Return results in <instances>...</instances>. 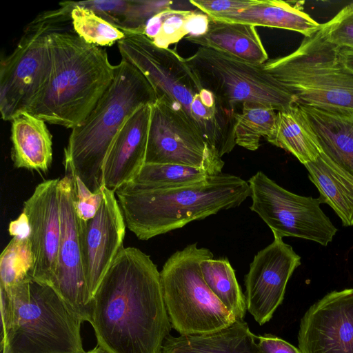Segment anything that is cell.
Instances as JSON below:
<instances>
[{
  "label": "cell",
  "mask_w": 353,
  "mask_h": 353,
  "mask_svg": "<svg viewBox=\"0 0 353 353\" xmlns=\"http://www.w3.org/2000/svg\"><path fill=\"white\" fill-rule=\"evenodd\" d=\"M90 323L106 353H161L172 327L149 255L134 247L120 251L92 296Z\"/></svg>",
  "instance_id": "obj_1"
},
{
  "label": "cell",
  "mask_w": 353,
  "mask_h": 353,
  "mask_svg": "<svg viewBox=\"0 0 353 353\" xmlns=\"http://www.w3.org/2000/svg\"><path fill=\"white\" fill-rule=\"evenodd\" d=\"M52 69L30 114L46 123L73 129L85 121L112 83L116 65L101 47L75 32L49 34Z\"/></svg>",
  "instance_id": "obj_2"
},
{
  "label": "cell",
  "mask_w": 353,
  "mask_h": 353,
  "mask_svg": "<svg viewBox=\"0 0 353 353\" xmlns=\"http://www.w3.org/2000/svg\"><path fill=\"white\" fill-rule=\"evenodd\" d=\"M115 195L126 227L140 240H148L236 208L250 196V189L241 177L222 172L181 188L117 191Z\"/></svg>",
  "instance_id": "obj_3"
},
{
  "label": "cell",
  "mask_w": 353,
  "mask_h": 353,
  "mask_svg": "<svg viewBox=\"0 0 353 353\" xmlns=\"http://www.w3.org/2000/svg\"><path fill=\"white\" fill-rule=\"evenodd\" d=\"M2 353H85L84 321L50 285L28 276L0 288Z\"/></svg>",
  "instance_id": "obj_4"
},
{
  "label": "cell",
  "mask_w": 353,
  "mask_h": 353,
  "mask_svg": "<svg viewBox=\"0 0 353 353\" xmlns=\"http://www.w3.org/2000/svg\"><path fill=\"white\" fill-rule=\"evenodd\" d=\"M157 99L152 86L133 65L122 59L114 78L80 125L72 129L64 149L65 171L78 176L92 192L103 185L106 154L125 121L140 107Z\"/></svg>",
  "instance_id": "obj_5"
},
{
  "label": "cell",
  "mask_w": 353,
  "mask_h": 353,
  "mask_svg": "<svg viewBox=\"0 0 353 353\" xmlns=\"http://www.w3.org/2000/svg\"><path fill=\"white\" fill-rule=\"evenodd\" d=\"M339 50L319 30L294 52L268 60L263 67L296 103L353 112V72L341 61Z\"/></svg>",
  "instance_id": "obj_6"
},
{
  "label": "cell",
  "mask_w": 353,
  "mask_h": 353,
  "mask_svg": "<svg viewBox=\"0 0 353 353\" xmlns=\"http://www.w3.org/2000/svg\"><path fill=\"white\" fill-rule=\"evenodd\" d=\"M43 12L25 28L16 48L0 63V112L12 121L28 112L42 94L50 75L52 54L49 34L71 21L73 1Z\"/></svg>",
  "instance_id": "obj_7"
},
{
  "label": "cell",
  "mask_w": 353,
  "mask_h": 353,
  "mask_svg": "<svg viewBox=\"0 0 353 353\" xmlns=\"http://www.w3.org/2000/svg\"><path fill=\"white\" fill-rule=\"evenodd\" d=\"M213 257L209 249L190 244L172 254L160 272L170 323L180 335L212 333L236 320L203 278L200 263Z\"/></svg>",
  "instance_id": "obj_8"
},
{
  "label": "cell",
  "mask_w": 353,
  "mask_h": 353,
  "mask_svg": "<svg viewBox=\"0 0 353 353\" xmlns=\"http://www.w3.org/2000/svg\"><path fill=\"white\" fill-rule=\"evenodd\" d=\"M185 60L202 88L230 110L247 101L270 106L277 112L296 103L295 97L264 69L263 64L248 63L201 46Z\"/></svg>",
  "instance_id": "obj_9"
},
{
  "label": "cell",
  "mask_w": 353,
  "mask_h": 353,
  "mask_svg": "<svg viewBox=\"0 0 353 353\" xmlns=\"http://www.w3.org/2000/svg\"><path fill=\"white\" fill-rule=\"evenodd\" d=\"M252 205L274 236L298 237L327 246L337 228L321 208V199L294 194L259 171L248 180Z\"/></svg>",
  "instance_id": "obj_10"
},
{
  "label": "cell",
  "mask_w": 353,
  "mask_h": 353,
  "mask_svg": "<svg viewBox=\"0 0 353 353\" xmlns=\"http://www.w3.org/2000/svg\"><path fill=\"white\" fill-rule=\"evenodd\" d=\"M145 163L183 165L215 174L224 165L183 110L163 97L151 104Z\"/></svg>",
  "instance_id": "obj_11"
},
{
  "label": "cell",
  "mask_w": 353,
  "mask_h": 353,
  "mask_svg": "<svg viewBox=\"0 0 353 353\" xmlns=\"http://www.w3.org/2000/svg\"><path fill=\"white\" fill-rule=\"evenodd\" d=\"M117 46L122 59L145 76L157 99L163 97L181 108L199 130L192 114V106L203 88L185 59L174 50L156 46L141 33L125 34Z\"/></svg>",
  "instance_id": "obj_12"
},
{
  "label": "cell",
  "mask_w": 353,
  "mask_h": 353,
  "mask_svg": "<svg viewBox=\"0 0 353 353\" xmlns=\"http://www.w3.org/2000/svg\"><path fill=\"white\" fill-rule=\"evenodd\" d=\"M61 239L58 268L51 287L83 321L90 322L92 299L85 279L81 241L82 219L76 210L74 175L65 172L58 183Z\"/></svg>",
  "instance_id": "obj_13"
},
{
  "label": "cell",
  "mask_w": 353,
  "mask_h": 353,
  "mask_svg": "<svg viewBox=\"0 0 353 353\" xmlns=\"http://www.w3.org/2000/svg\"><path fill=\"white\" fill-rule=\"evenodd\" d=\"M301 265V256L283 238L257 252L245 276L247 310L261 325L268 322L281 304L287 283Z\"/></svg>",
  "instance_id": "obj_14"
},
{
  "label": "cell",
  "mask_w": 353,
  "mask_h": 353,
  "mask_svg": "<svg viewBox=\"0 0 353 353\" xmlns=\"http://www.w3.org/2000/svg\"><path fill=\"white\" fill-rule=\"evenodd\" d=\"M298 341L301 353H353V288L313 304L301 321Z\"/></svg>",
  "instance_id": "obj_15"
},
{
  "label": "cell",
  "mask_w": 353,
  "mask_h": 353,
  "mask_svg": "<svg viewBox=\"0 0 353 353\" xmlns=\"http://www.w3.org/2000/svg\"><path fill=\"white\" fill-rule=\"evenodd\" d=\"M59 181L53 179L38 184L23 208L30 228L33 265L30 276L50 287L57 271L61 239Z\"/></svg>",
  "instance_id": "obj_16"
},
{
  "label": "cell",
  "mask_w": 353,
  "mask_h": 353,
  "mask_svg": "<svg viewBox=\"0 0 353 353\" xmlns=\"http://www.w3.org/2000/svg\"><path fill=\"white\" fill-rule=\"evenodd\" d=\"M103 193L96 215L86 222L82 220L83 271L91 299L124 248L126 225L115 192L103 186Z\"/></svg>",
  "instance_id": "obj_17"
},
{
  "label": "cell",
  "mask_w": 353,
  "mask_h": 353,
  "mask_svg": "<svg viewBox=\"0 0 353 353\" xmlns=\"http://www.w3.org/2000/svg\"><path fill=\"white\" fill-rule=\"evenodd\" d=\"M151 104L140 107L123 123L103 164V185L115 192L130 183L145 164Z\"/></svg>",
  "instance_id": "obj_18"
},
{
  "label": "cell",
  "mask_w": 353,
  "mask_h": 353,
  "mask_svg": "<svg viewBox=\"0 0 353 353\" xmlns=\"http://www.w3.org/2000/svg\"><path fill=\"white\" fill-rule=\"evenodd\" d=\"M208 18L216 21L289 30L305 37H312L321 27L298 3L293 5L279 0H255L253 4L238 12L212 15Z\"/></svg>",
  "instance_id": "obj_19"
},
{
  "label": "cell",
  "mask_w": 353,
  "mask_h": 353,
  "mask_svg": "<svg viewBox=\"0 0 353 353\" xmlns=\"http://www.w3.org/2000/svg\"><path fill=\"white\" fill-rule=\"evenodd\" d=\"M161 353H261L255 336L243 319L220 330L202 334L169 335Z\"/></svg>",
  "instance_id": "obj_20"
},
{
  "label": "cell",
  "mask_w": 353,
  "mask_h": 353,
  "mask_svg": "<svg viewBox=\"0 0 353 353\" xmlns=\"http://www.w3.org/2000/svg\"><path fill=\"white\" fill-rule=\"evenodd\" d=\"M186 39L251 63L264 64L268 59L256 26L252 25L210 19L203 34L189 35Z\"/></svg>",
  "instance_id": "obj_21"
},
{
  "label": "cell",
  "mask_w": 353,
  "mask_h": 353,
  "mask_svg": "<svg viewBox=\"0 0 353 353\" xmlns=\"http://www.w3.org/2000/svg\"><path fill=\"white\" fill-rule=\"evenodd\" d=\"M298 105L308 118L323 152L353 175V112Z\"/></svg>",
  "instance_id": "obj_22"
},
{
  "label": "cell",
  "mask_w": 353,
  "mask_h": 353,
  "mask_svg": "<svg viewBox=\"0 0 353 353\" xmlns=\"http://www.w3.org/2000/svg\"><path fill=\"white\" fill-rule=\"evenodd\" d=\"M11 121L14 166L46 172L52 161V141L46 122L28 112L19 115Z\"/></svg>",
  "instance_id": "obj_23"
},
{
  "label": "cell",
  "mask_w": 353,
  "mask_h": 353,
  "mask_svg": "<svg viewBox=\"0 0 353 353\" xmlns=\"http://www.w3.org/2000/svg\"><path fill=\"white\" fill-rule=\"evenodd\" d=\"M304 166L320 193L321 202L334 210L343 225L353 226V175L324 152Z\"/></svg>",
  "instance_id": "obj_24"
},
{
  "label": "cell",
  "mask_w": 353,
  "mask_h": 353,
  "mask_svg": "<svg viewBox=\"0 0 353 353\" xmlns=\"http://www.w3.org/2000/svg\"><path fill=\"white\" fill-rule=\"evenodd\" d=\"M267 141L291 153L303 165L323 152L308 118L297 103L277 112L275 130Z\"/></svg>",
  "instance_id": "obj_25"
},
{
  "label": "cell",
  "mask_w": 353,
  "mask_h": 353,
  "mask_svg": "<svg viewBox=\"0 0 353 353\" xmlns=\"http://www.w3.org/2000/svg\"><path fill=\"white\" fill-rule=\"evenodd\" d=\"M216 174L183 165L145 163L130 183L117 191L172 189L198 183Z\"/></svg>",
  "instance_id": "obj_26"
},
{
  "label": "cell",
  "mask_w": 353,
  "mask_h": 353,
  "mask_svg": "<svg viewBox=\"0 0 353 353\" xmlns=\"http://www.w3.org/2000/svg\"><path fill=\"white\" fill-rule=\"evenodd\" d=\"M203 278L214 295L236 319H243L247 305L235 275L226 258L207 259L200 263Z\"/></svg>",
  "instance_id": "obj_27"
},
{
  "label": "cell",
  "mask_w": 353,
  "mask_h": 353,
  "mask_svg": "<svg viewBox=\"0 0 353 353\" xmlns=\"http://www.w3.org/2000/svg\"><path fill=\"white\" fill-rule=\"evenodd\" d=\"M234 137L236 145L254 151L260 146V139L266 140L275 130L277 112L270 107L255 102L242 103L241 113H235Z\"/></svg>",
  "instance_id": "obj_28"
},
{
  "label": "cell",
  "mask_w": 353,
  "mask_h": 353,
  "mask_svg": "<svg viewBox=\"0 0 353 353\" xmlns=\"http://www.w3.org/2000/svg\"><path fill=\"white\" fill-rule=\"evenodd\" d=\"M71 23L75 32L88 43L99 47L110 46L123 39L125 34L92 10L73 1Z\"/></svg>",
  "instance_id": "obj_29"
},
{
  "label": "cell",
  "mask_w": 353,
  "mask_h": 353,
  "mask_svg": "<svg viewBox=\"0 0 353 353\" xmlns=\"http://www.w3.org/2000/svg\"><path fill=\"white\" fill-rule=\"evenodd\" d=\"M194 12L171 8L162 11L150 18L139 33L150 39L161 48L168 46L190 34L188 22Z\"/></svg>",
  "instance_id": "obj_30"
},
{
  "label": "cell",
  "mask_w": 353,
  "mask_h": 353,
  "mask_svg": "<svg viewBox=\"0 0 353 353\" xmlns=\"http://www.w3.org/2000/svg\"><path fill=\"white\" fill-rule=\"evenodd\" d=\"M32 265L30 239L12 237L0 256V288L9 289L30 276Z\"/></svg>",
  "instance_id": "obj_31"
},
{
  "label": "cell",
  "mask_w": 353,
  "mask_h": 353,
  "mask_svg": "<svg viewBox=\"0 0 353 353\" xmlns=\"http://www.w3.org/2000/svg\"><path fill=\"white\" fill-rule=\"evenodd\" d=\"M171 1L129 0L119 29L124 34L139 33L146 22L157 14L171 8Z\"/></svg>",
  "instance_id": "obj_32"
},
{
  "label": "cell",
  "mask_w": 353,
  "mask_h": 353,
  "mask_svg": "<svg viewBox=\"0 0 353 353\" xmlns=\"http://www.w3.org/2000/svg\"><path fill=\"white\" fill-rule=\"evenodd\" d=\"M320 31L328 42L338 48L353 50V5L350 3L321 24Z\"/></svg>",
  "instance_id": "obj_33"
},
{
  "label": "cell",
  "mask_w": 353,
  "mask_h": 353,
  "mask_svg": "<svg viewBox=\"0 0 353 353\" xmlns=\"http://www.w3.org/2000/svg\"><path fill=\"white\" fill-rule=\"evenodd\" d=\"M72 174L76 186V210L80 219L86 222L96 215L101 207L103 199V187L100 191L92 192L78 176Z\"/></svg>",
  "instance_id": "obj_34"
},
{
  "label": "cell",
  "mask_w": 353,
  "mask_h": 353,
  "mask_svg": "<svg viewBox=\"0 0 353 353\" xmlns=\"http://www.w3.org/2000/svg\"><path fill=\"white\" fill-rule=\"evenodd\" d=\"M76 2L79 6L92 10L98 16L119 29L129 5V0H93Z\"/></svg>",
  "instance_id": "obj_35"
},
{
  "label": "cell",
  "mask_w": 353,
  "mask_h": 353,
  "mask_svg": "<svg viewBox=\"0 0 353 353\" xmlns=\"http://www.w3.org/2000/svg\"><path fill=\"white\" fill-rule=\"evenodd\" d=\"M255 0H190V3L207 16L236 12L253 4Z\"/></svg>",
  "instance_id": "obj_36"
},
{
  "label": "cell",
  "mask_w": 353,
  "mask_h": 353,
  "mask_svg": "<svg viewBox=\"0 0 353 353\" xmlns=\"http://www.w3.org/2000/svg\"><path fill=\"white\" fill-rule=\"evenodd\" d=\"M261 353H301L288 342L272 334L256 336Z\"/></svg>",
  "instance_id": "obj_37"
},
{
  "label": "cell",
  "mask_w": 353,
  "mask_h": 353,
  "mask_svg": "<svg viewBox=\"0 0 353 353\" xmlns=\"http://www.w3.org/2000/svg\"><path fill=\"white\" fill-rule=\"evenodd\" d=\"M9 233L13 237L27 239L30 237V228L26 214L22 213L16 220L11 221L8 228Z\"/></svg>",
  "instance_id": "obj_38"
},
{
  "label": "cell",
  "mask_w": 353,
  "mask_h": 353,
  "mask_svg": "<svg viewBox=\"0 0 353 353\" xmlns=\"http://www.w3.org/2000/svg\"><path fill=\"white\" fill-rule=\"evenodd\" d=\"M339 55L343 65L353 72V50L339 48Z\"/></svg>",
  "instance_id": "obj_39"
},
{
  "label": "cell",
  "mask_w": 353,
  "mask_h": 353,
  "mask_svg": "<svg viewBox=\"0 0 353 353\" xmlns=\"http://www.w3.org/2000/svg\"><path fill=\"white\" fill-rule=\"evenodd\" d=\"M85 353H106V352L97 345V347L95 348H94L88 352H85Z\"/></svg>",
  "instance_id": "obj_40"
},
{
  "label": "cell",
  "mask_w": 353,
  "mask_h": 353,
  "mask_svg": "<svg viewBox=\"0 0 353 353\" xmlns=\"http://www.w3.org/2000/svg\"><path fill=\"white\" fill-rule=\"evenodd\" d=\"M351 3L353 5V1H352V2H351Z\"/></svg>",
  "instance_id": "obj_41"
}]
</instances>
